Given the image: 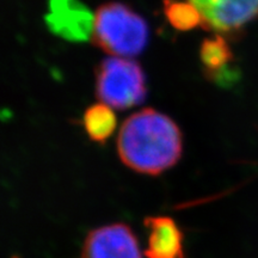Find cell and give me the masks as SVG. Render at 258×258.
<instances>
[{
    "mask_svg": "<svg viewBox=\"0 0 258 258\" xmlns=\"http://www.w3.org/2000/svg\"><path fill=\"white\" fill-rule=\"evenodd\" d=\"M150 37L146 21L122 3H105L97 9L91 40L111 56L134 57Z\"/></svg>",
    "mask_w": 258,
    "mask_h": 258,
    "instance_id": "obj_2",
    "label": "cell"
},
{
    "mask_svg": "<svg viewBox=\"0 0 258 258\" xmlns=\"http://www.w3.org/2000/svg\"><path fill=\"white\" fill-rule=\"evenodd\" d=\"M202 16V28L219 35L238 34L258 17V0H189Z\"/></svg>",
    "mask_w": 258,
    "mask_h": 258,
    "instance_id": "obj_4",
    "label": "cell"
},
{
    "mask_svg": "<svg viewBox=\"0 0 258 258\" xmlns=\"http://www.w3.org/2000/svg\"><path fill=\"white\" fill-rule=\"evenodd\" d=\"M146 95V77L135 60L110 56L97 66L96 96L103 104L124 110L141 104Z\"/></svg>",
    "mask_w": 258,
    "mask_h": 258,
    "instance_id": "obj_3",
    "label": "cell"
},
{
    "mask_svg": "<svg viewBox=\"0 0 258 258\" xmlns=\"http://www.w3.org/2000/svg\"><path fill=\"white\" fill-rule=\"evenodd\" d=\"M164 15L169 23L180 31L203 25L201 14L189 0H164Z\"/></svg>",
    "mask_w": 258,
    "mask_h": 258,
    "instance_id": "obj_10",
    "label": "cell"
},
{
    "mask_svg": "<svg viewBox=\"0 0 258 258\" xmlns=\"http://www.w3.org/2000/svg\"><path fill=\"white\" fill-rule=\"evenodd\" d=\"M201 63L207 71L209 76L220 77V73L230 64L233 60L230 44L222 35H217L213 38H206L202 42L200 49Z\"/></svg>",
    "mask_w": 258,
    "mask_h": 258,
    "instance_id": "obj_9",
    "label": "cell"
},
{
    "mask_svg": "<svg viewBox=\"0 0 258 258\" xmlns=\"http://www.w3.org/2000/svg\"><path fill=\"white\" fill-rule=\"evenodd\" d=\"M83 258H143L137 235L128 225L115 222L86 235Z\"/></svg>",
    "mask_w": 258,
    "mask_h": 258,
    "instance_id": "obj_5",
    "label": "cell"
},
{
    "mask_svg": "<svg viewBox=\"0 0 258 258\" xmlns=\"http://www.w3.org/2000/svg\"><path fill=\"white\" fill-rule=\"evenodd\" d=\"M183 139L176 122L154 109L131 115L121 125L117 153L122 163L138 173L158 176L182 157Z\"/></svg>",
    "mask_w": 258,
    "mask_h": 258,
    "instance_id": "obj_1",
    "label": "cell"
},
{
    "mask_svg": "<svg viewBox=\"0 0 258 258\" xmlns=\"http://www.w3.org/2000/svg\"><path fill=\"white\" fill-rule=\"evenodd\" d=\"M46 23L51 32L72 42L92 36L95 17L80 0H49Z\"/></svg>",
    "mask_w": 258,
    "mask_h": 258,
    "instance_id": "obj_6",
    "label": "cell"
},
{
    "mask_svg": "<svg viewBox=\"0 0 258 258\" xmlns=\"http://www.w3.org/2000/svg\"><path fill=\"white\" fill-rule=\"evenodd\" d=\"M83 123L89 138L95 143L103 144L114 134L116 116L109 105L93 104L86 109Z\"/></svg>",
    "mask_w": 258,
    "mask_h": 258,
    "instance_id": "obj_8",
    "label": "cell"
},
{
    "mask_svg": "<svg viewBox=\"0 0 258 258\" xmlns=\"http://www.w3.org/2000/svg\"><path fill=\"white\" fill-rule=\"evenodd\" d=\"M147 230V258H186L184 235L177 222L165 215L144 219Z\"/></svg>",
    "mask_w": 258,
    "mask_h": 258,
    "instance_id": "obj_7",
    "label": "cell"
}]
</instances>
